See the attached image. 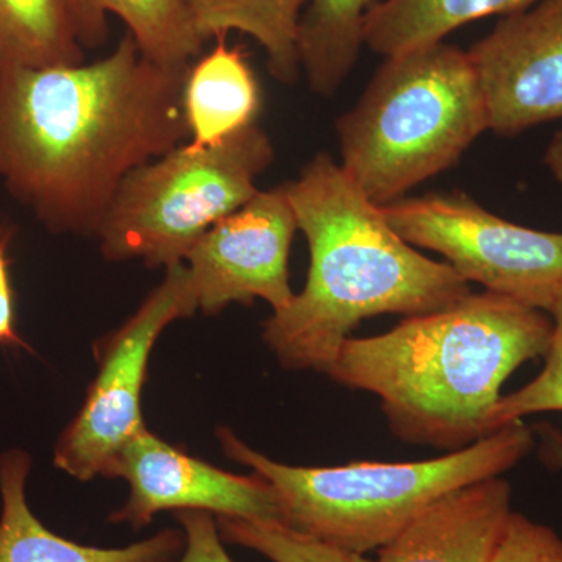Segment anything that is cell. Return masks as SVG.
Returning a JSON list of instances; mask_svg holds the SVG:
<instances>
[{
  "mask_svg": "<svg viewBox=\"0 0 562 562\" xmlns=\"http://www.w3.org/2000/svg\"><path fill=\"white\" fill-rule=\"evenodd\" d=\"M191 65L150 60L127 32L101 60L3 66L0 180L50 232L95 236L122 180L190 140Z\"/></svg>",
  "mask_w": 562,
  "mask_h": 562,
  "instance_id": "6da1fadb",
  "label": "cell"
},
{
  "mask_svg": "<svg viewBox=\"0 0 562 562\" xmlns=\"http://www.w3.org/2000/svg\"><path fill=\"white\" fill-rule=\"evenodd\" d=\"M281 187L310 247L305 288L262 331L284 368L328 373L362 319L420 316L471 294L449 262L402 239L327 151Z\"/></svg>",
  "mask_w": 562,
  "mask_h": 562,
  "instance_id": "7a4b0ae2",
  "label": "cell"
},
{
  "mask_svg": "<svg viewBox=\"0 0 562 562\" xmlns=\"http://www.w3.org/2000/svg\"><path fill=\"white\" fill-rule=\"evenodd\" d=\"M552 327L541 310L471 292L383 335L347 339L327 375L375 394L402 441L457 452L492 435L503 383L546 355Z\"/></svg>",
  "mask_w": 562,
  "mask_h": 562,
  "instance_id": "3957f363",
  "label": "cell"
},
{
  "mask_svg": "<svg viewBox=\"0 0 562 562\" xmlns=\"http://www.w3.org/2000/svg\"><path fill=\"white\" fill-rule=\"evenodd\" d=\"M217 438L228 458L272 487L280 524L361 554L382 549L447 492L501 476L536 446L520 420L432 460L295 468L258 453L227 428Z\"/></svg>",
  "mask_w": 562,
  "mask_h": 562,
  "instance_id": "277c9868",
  "label": "cell"
},
{
  "mask_svg": "<svg viewBox=\"0 0 562 562\" xmlns=\"http://www.w3.org/2000/svg\"><path fill=\"white\" fill-rule=\"evenodd\" d=\"M490 131L471 57L436 43L387 57L336 122L342 171L376 206L446 171Z\"/></svg>",
  "mask_w": 562,
  "mask_h": 562,
  "instance_id": "5b68a950",
  "label": "cell"
},
{
  "mask_svg": "<svg viewBox=\"0 0 562 562\" xmlns=\"http://www.w3.org/2000/svg\"><path fill=\"white\" fill-rule=\"evenodd\" d=\"M268 133L254 124L217 146L187 143L128 173L99 225L95 238L110 261L139 258L149 268L184 262L217 222L257 194V180L272 165Z\"/></svg>",
  "mask_w": 562,
  "mask_h": 562,
  "instance_id": "8992f818",
  "label": "cell"
},
{
  "mask_svg": "<svg viewBox=\"0 0 562 562\" xmlns=\"http://www.w3.org/2000/svg\"><path fill=\"white\" fill-rule=\"evenodd\" d=\"M380 210L402 239L438 251L469 283L546 313L562 299V233L502 220L461 192Z\"/></svg>",
  "mask_w": 562,
  "mask_h": 562,
  "instance_id": "52a82bcc",
  "label": "cell"
},
{
  "mask_svg": "<svg viewBox=\"0 0 562 562\" xmlns=\"http://www.w3.org/2000/svg\"><path fill=\"white\" fill-rule=\"evenodd\" d=\"M184 262L166 268L165 280L138 312L98 347L99 372L80 412L61 432L54 462L74 479H113L127 443L146 430L140 392L155 342L173 321L198 312Z\"/></svg>",
  "mask_w": 562,
  "mask_h": 562,
  "instance_id": "ba28073f",
  "label": "cell"
},
{
  "mask_svg": "<svg viewBox=\"0 0 562 562\" xmlns=\"http://www.w3.org/2000/svg\"><path fill=\"white\" fill-rule=\"evenodd\" d=\"M297 228L283 187L258 191L241 209L217 222L195 243L184 265L201 312L262 299L283 312L295 294L290 250Z\"/></svg>",
  "mask_w": 562,
  "mask_h": 562,
  "instance_id": "9c48e42d",
  "label": "cell"
},
{
  "mask_svg": "<svg viewBox=\"0 0 562 562\" xmlns=\"http://www.w3.org/2000/svg\"><path fill=\"white\" fill-rule=\"evenodd\" d=\"M486 101L490 131L519 133L562 117V0L503 18L468 52Z\"/></svg>",
  "mask_w": 562,
  "mask_h": 562,
  "instance_id": "30bf717a",
  "label": "cell"
},
{
  "mask_svg": "<svg viewBox=\"0 0 562 562\" xmlns=\"http://www.w3.org/2000/svg\"><path fill=\"white\" fill-rule=\"evenodd\" d=\"M114 476L127 480L131 497L110 516V522L146 527L161 512L195 509L217 517L273 520L279 506L272 487L262 476H241L221 471L177 447L140 431L125 447Z\"/></svg>",
  "mask_w": 562,
  "mask_h": 562,
  "instance_id": "8fae6325",
  "label": "cell"
},
{
  "mask_svg": "<svg viewBox=\"0 0 562 562\" xmlns=\"http://www.w3.org/2000/svg\"><path fill=\"white\" fill-rule=\"evenodd\" d=\"M513 513L502 476L465 484L414 517L376 562H492Z\"/></svg>",
  "mask_w": 562,
  "mask_h": 562,
  "instance_id": "7c38bea8",
  "label": "cell"
},
{
  "mask_svg": "<svg viewBox=\"0 0 562 562\" xmlns=\"http://www.w3.org/2000/svg\"><path fill=\"white\" fill-rule=\"evenodd\" d=\"M31 468L24 450L0 454V562H172L183 550L179 530H162L122 549L81 546L55 535L29 506Z\"/></svg>",
  "mask_w": 562,
  "mask_h": 562,
  "instance_id": "4fadbf2b",
  "label": "cell"
},
{
  "mask_svg": "<svg viewBox=\"0 0 562 562\" xmlns=\"http://www.w3.org/2000/svg\"><path fill=\"white\" fill-rule=\"evenodd\" d=\"M191 65L184 83V117L192 150L217 146L228 136L257 124L261 92L257 77L239 47L225 36Z\"/></svg>",
  "mask_w": 562,
  "mask_h": 562,
  "instance_id": "5bb4252c",
  "label": "cell"
},
{
  "mask_svg": "<svg viewBox=\"0 0 562 562\" xmlns=\"http://www.w3.org/2000/svg\"><path fill=\"white\" fill-rule=\"evenodd\" d=\"M541 0H382L362 18V44L383 57L442 43L449 33L492 14L519 13Z\"/></svg>",
  "mask_w": 562,
  "mask_h": 562,
  "instance_id": "9a60e30c",
  "label": "cell"
},
{
  "mask_svg": "<svg viewBox=\"0 0 562 562\" xmlns=\"http://www.w3.org/2000/svg\"><path fill=\"white\" fill-rule=\"evenodd\" d=\"M310 0H184L203 43L241 32L266 50L269 70L281 83L301 74L297 33Z\"/></svg>",
  "mask_w": 562,
  "mask_h": 562,
  "instance_id": "2e32d148",
  "label": "cell"
},
{
  "mask_svg": "<svg viewBox=\"0 0 562 562\" xmlns=\"http://www.w3.org/2000/svg\"><path fill=\"white\" fill-rule=\"evenodd\" d=\"M76 5L87 47L105 41L109 14L120 18L140 52L160 65H191L205 44L184 0H76Z\"/></svg>",
  "mask_w": 562,
  "mask_h": 562,
  "instance_id": "e0dca14e",
  "label": "cell"
},
{
  "mask_svg": "<svg viewBox=\"0 0 562 562\" xmlns=\"http://www.w3.org/2000/svg\"><path fill=\"white\" fill-rule=\"evenodd\" d=\"M76 0H0V61L50 68L85 61Z\"/></svg>",
  "mask_w": 562,
  "mask_h": 562,
  "instance_id": "ac0fdd59",
  "label": "cell"
},
{
  "mask_svg": "<svg viewBox=\"0 0 562 562\" xmlns=\"http://www.w3.org/2000/svg\"><path fill=\"white\" fill-rule=\"evenodd\" d=\"M372 0H310L297 33L301 70L316 94L330 98L353 69L362 18Z\"/></svg>",
  "mask_w": 562,
  "mask_h": 562,
  "instance_id": "d6986e66",
  "label": "cell"
},
{
  "mask_svg": "<svg viewBox=\"0 0 562 562\" xmlns=\"http://www.w3.org/2000/svg\"><path fill=\"white\" fill-rule=\"evenodd\" d=\"M216 519L224 541L254 550L272 562H375L273 520Z\"/></svg>",
  "mask_w": 562,
  "mask_h": 562,
  "instance_id": "ffe728a7",
  "label": "cell"
},
{
  "mask_svg": "<svg viewBox=\"0 0 562 562\" xmlns=\"http://www.w3.org/2000/svg\"><path fill=\"white\" fill-rule=\"evenodd\" d=\"M552 336L547 347L546 366L532 382L501 397L490 414L491 432L538 413L562 412V299L550 310Z\"/></svg>",
  "mask_w": 562,
  "mask_h": 562,
  "instance_id": "44dd1931",
  "label": "cell"
},
{
  "mask_svg": "<svg viewBox=\"0 0 562 562\" xmlns=\"http://www.w3.org/2000/svg\"><path fill=\"white\" fill-rule=\"evenodd\" d=\"M492 562H562V539L547 525L513 513Z\"/></svg>",
  "mask_w": 562,
  "mask_h": 562,
  "instance_id": "7402d4cb",
  "label": "cell"
},
{
  "mask_svg": "<svg viewBox=\"0 0 562 562\" xmlns=\"http://www.w3.org/2000/svg\"><path fill=\"white\" fill-rule=\"evenodd\" d=\"M183 530V552L177 562H235L225 552L220 525L213 514L184 509L176 512Z\"/></svg>",
  "mask_w": 562,
  "mask_h": 562,
  "instance_id": "603a6c76",
  "label": "cell"
},
{
  "mask_svg": "<svg viewBox=\"0 0 562 562\" xmlns=\"http://www.w3.org/2000/svg\"><path fill=\"white\" fill-rule=\"evenodd\" d=\"M0 344L10 347H25L14 330L13 291H11L9 261L0 244Z\"/></svg>",
  "mask_w": 562,
  "mask_h": 562,
  "instance_id": "cb8c5ba5",
  "label": "cell"
},
{
  "mask_svg": "<svg viewBox=\"0 0 562 562\" xmlns=\"http://www.w3.org/2000/svg\"><path fill=\"white\" fill-rule=\"evenodd\" d=\"M536 438H539V453L542 461L553 469L562 471V431L550 424H542L536 428Z\"/></svg>",
  "mask_w": 562,
  "mask_h": 562,
  "instance_id": "d4e9b609",
  "label": "cell"
},
{
  "mask_svg": "<svg viewBox=\"0 0 562 562\" xmlns=\"http://www.w3.org/2000/svg\"><path fill=\"white\" fill-rule=\"evenodd\" d=\"M543 162L554 179L562 184V131L554 133L552 140L547 146L546 155H543Z\"/></svg>",
  "mask_w": 562,
  "mask_h": 562,
  "instance_id": "484cf974",
  "label": "cell"
},
{
  "mask_svg": "<svg viewBox=\"0 0 562 562\" xmlns=\"http://www.w3.org/2000/svg\"><path fill=\"white\" fill-rule=\"evenodd\" d=\"M3 68V65H2V61H0V70H2Z\"/></svg>",
  "mask_w": 562,
  "mask_h": 562,
  "instance_id": "4316f807",
  "label": "cell"
}]
</instances>
